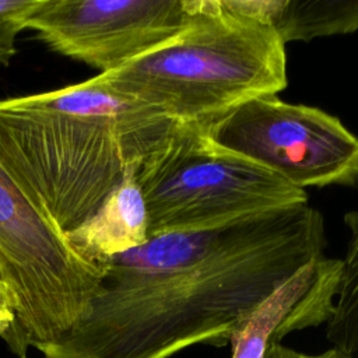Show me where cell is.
<instances>
[{"label":"cell","mask_w":358,"mask_h":358,"mask_svg":"<svg viewBox=\"0 0 358 358\" xmlns=\"http://www.w3.org/2000/svg\"><path fill=\"white\" fill-rule=\"evenodd\" d=\"M150 236L203 232L308 204V193L222 148L204 126L178 123L136 171Z\"/></svg>","instance_id":"4"},{"label":"cell","mask_w":358,"mask_h":358,"mask_svg":"<svg viewBox=\"0 0 358 358\" xmlns=\"http://www.w3.org/2000/svg\"><path fill=\"white\" fill-rule=\"evenodd\" d=\"M341 259L322 256L302 266L267 295L229 340L231 358H264L287 334L327 323L338 289Z\"/></svg>","instance_id":"8"},{"label":"cell","mask_w":358,"mask_h":358,"mask_svg":"<svg viewBox=\"0 0 358 358\" xmlns=\"http://www.w3.org/2000/svg\"><path fill=\"white\" fill-rule=\"evenodd\" d=\"M176 124L98 74L0 99V152L67 232L90 218Z\"/></svg>","instance_id":"2"},{"label":"cell","mask_w":358,"mask_h":358,"mask_svg":"<svg viewBox=\"0 0 358 358\" xmlns=\"http://www.w3.org/2000/svg\"><path fill=\"white\" fill-rule=\"evenodd\" d=\"M344 224L350 236L341 259L338 289L327 326L336 338L358 348V211H348Z\"/></svg>","instance_id":"11"},{"label":"cell","mask_w":358,"mask_h":358,"mask_svg":"<svg viewBox=\"0 0 358 358\" xmlns=\"http://www.w3.org/2000/svg\"><path fill=\"white\" fill-rule=\"evenodd\" d=\"M229 4L268 24L284 45L358 31V0H229Z\"/></svg>","instance_id":"10"},{"label":"cell","mask_w":358,"mask_h":358,"mask_svg":"<svg viewBox=\"0 0 358 358\" xmlns=\"http://www.w3.org/2000/svg\"><path fill=\"white\" fill-rule=\"evenodd\" d=\"M148 227L145 200L136 172H130L99 208L66 236L83 259L105 266L112 257L144 245L150 239Z\"/></svg>","instance_id":"9"},{"label":"cell","mask_w":358,"mask_h":358,"mask_svg":"<svg viewBox=\"0 0 358 358\" xmlns=\"http://www.w3.org/2000/svg\"><path fill=\"white\" fill-rule=\"evenodd\" d=\"M204 129L222 148L299 189L358 186V137L323 109L260 96Z\"/></svg>","instance_id":"6"},{"label":"cell","mask_w":358,"mask_h":358,"mask_svg":"<svg viewBox=\"0 0 358 358\" xmlns=\"http://www.w3.org/2000/svg\"><path fill=\"white\" fill-rule=\"evenodd\" d=\"M108 264L83 259L0 152V278L13 298L11 351L27 358L67 334L85 313Z\"/></svg>","instance_id":"5"},{"label":"cell","mask_w":358,"mask_h":358,"mask_svg":"<svg viewBox=\"0 0 358 358\" xmlns=\"http://www.w3.org/2000/svg\"><path fill=\"white\" fill-rule=\"evenodd\" d=\"M14 326H15V313L13 298L8 292V288L0 278V337L11 347L14 340Z\"/></svg>","instance_id":"13"},{"label":"cell","mask_w":358,"mask_h":358,"mask_svg":"<svg viewBox=\"0 0 358 358\" xmlns=\"http://www.w3.org/2000/svg\"><path fill=\"white\" fill-rule=\"evenodd\" d=\"M39 0H0V64L8 66L17 46L15 41Z\"/></svg>","instance_id":"12"},{"label":"cell","mask_w":358,"mask_h":358,"mask_svg":"<svg viewBox=\"0 0 358 358\" xmlns=\"http://www.w3.org/2000/svg\"><path fill=\"white\" fill-rule=\"evenodd\" d=\"M197 0H39L27 29L53 52L105 74L179 35Z\"/></svg>","instance_id":"7"},{"label":"cell","mask_w":358,"mask_h":358,"mask_svg":"<svg viewBox=\"0 0 358 358\" xmlns=\"http://www.w3.org/2000/svg\"><path fill=\"white\" fill-rule=\"evenodd\" d=\"M312 358H352V357H350V355H347V354H344V352H341L336 348H330V350H327V351H324L319 355H313Z\"/></svg>","instance_id":"15"},{"label":"cell","mask_w":358,"mask_h":358,"mask_svg":"<svg viewBox=\"0 0 358 358\" xmlns=\"http://www.w3.org/2000/svg\"><path fill=\"white\" fill-rule=\"evenodd\" d=\"M319 210L302 204L203 232H168L108 262L83 317L45 358H169L221 347L252 310L324 256Z\"/></svg>","instance_id":"1"},{"label":"cell","mask_w":358,"mask_h":358,"mask_svg":"<svg viewBox=\"0 0 358 358\" xmlns=\"http://www.w3.org/2000/svg\"><path fill=\"white\" fill-rule=\"evenodd\" d=\"M313 355H306L302 352H298L295 350H291L281 343H273L267 347L264 358H312Z\"/></svg>","instance_id":"14"},{"label":"cell","mask_w":358,"mask_h":358,"mask_svg":"<svg viewBox=\"0 0 358 358\" xmlns=\"http://www.w3.org/2000/svg\"><path fill=\"white\" fill-rule=\"evenodd\" d=\"M102 76L175 122L200 126L288 85L284 42L229 0H197L196 14L179 35Z\"/></svg>","instance_id":"3"}]
</instances>
